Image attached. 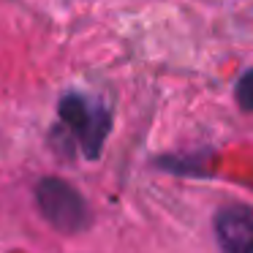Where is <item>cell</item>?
Instances as JSON below:
<instances>
[{
  "label": "cell",
  "mask_w": 253,
  "mask_h": 253,
  "mask_svg": "<svg viewBox=\"0 0 253 253\" xmlns=\"http://www.w3.org/2000/svg\"><path fill=\"white\" fill-rule=\"evenodd\" d=\"M215 237L226 253H253V207L231 204L215 215Z\"/></svg>",
  "instance_id": "obj_3"
},
{
  "label": "cell",
  "mask_w": 253,
  "mask_h": 253,
  "mask_svg": "<svg viewBox=\"0 0 253 253\" xmlns=\"http://www.w3.org/2000/svg\"><path fill=\"white\" fill-rule=\"evenodd\" d=\"M234 98H237V104H240L242 112H253V68L237 79Z\"/></svg>",
  "instance_id": "obj_4"
},
{
  "label": "cell",
  "mask_w": 253,
  "mask_h": 253,
  "mask_svg": "<svg viewBox=\"0 0 253 253\" xmlns=\"http://www.w3.org/2000/svg\"><path fill=\"white\" fill-rule=\"evenodd\" d=\"M36 202L52 229L63 234H77L90 226V207L84 196L60 177H44L36 185Z\"/></svg>",
  "instance_id": "obj_2"
},
{
  "label": "cell",
  "mask_w": 253,
  "mask_h": 253,
  "mask_svg": "<svg viewBox=\"0 0 253 253\" xmlns=\"http://www.w3.org/2000/svg\"><path fill=\"white\" fill-rule=\"evenodd\" d=\"M57 117L68 128V133L77 139L84 158L90 161L98 158L112 128L109 109L82 93H66L60 98V104H57Z\"/></svg>",
  "instance_id": "obj_1"
}]
</instances>
